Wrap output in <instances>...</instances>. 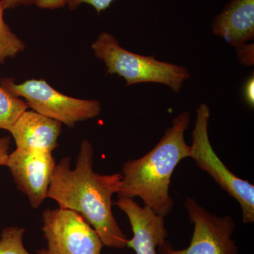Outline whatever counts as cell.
Listing matches in <instances>:
<instances>
[{"label": "cell", "mask_w": 254, "mask_h": 254, "mask_svg": "<svg viewBox=\"0 0 254 254\" xmlns=\"http://www.w3.org/2000/svg\"><path fill=\"white\" fill-rule=\"evenodd\" d=\"M93 159V145L83 140L74 169H71L70 157L56 164L47 198L55 200L60 208L81 214L98 234L103 245L123 250L128 240L112 210V198L120 190L123 175L95 173Z\"/></svg>", "instance_id": "6da1fadb"}, {"label": "cell", "mask_w": 254, "mask_h": 254, "mask_svg": "<svg viewBox=\"0 0 254 254\" xmlns=\"http://www.w3.org/2000/svg\"><path fill=\"white\" fill-rule=\"evenodd\" d=\"M190 121V113L182 112L153 149L141 158L124 163L118 198L138 197L155 213L170 215L174 208L170 195L172 176L183 159L190 158V145L185 138Z\"/></svg>", "instance_id": "7a4b0ae2"}, {"label": "cell", "mask_w": 254, "mask_h": 254, "mask_svg": "<svg viewBox=\"0 0 254 254\" xmlns=\"http://www.w3.org/2000/svg\"><path fill=\"white\" fill-rule=\"evenodd\" d=\"M91 48L95 56L105 63L107 73L123 78L127 86L155 83L178 93L185 82L190 78V71L185 66L160 61L154 56L131 53L107 32L100 33Z\"/></svg>", "instance_id": "3957f363"}, {"label": "cell", "mask_w": 254, "mask_h": 254, "mask_svg": "<svg viewBox=\"0 0 254 254\" xmlns=\"http://www.w3.org/2000/svg\"><path fill=\"white\" fill-rule=\"evenodd\" d=\"M0 85L17 98H23L33 111L70 128L78 122L99 116L101 104L95 100H83L63 94L44 79H29L21 83L3 78Z\"/></svg>", "instance_id": "277c9868"}, {"label": "cell", "mask_w": 254, "mask_h": 254, "mask_svg": "<svg viewBox=\"0 0 254 254\" xmlns=\"http://www.w3.org/2000/svg\"><path fill=\"white\" fill-rule=\"evenodd\" d=\"M210 110L201 103L196 110V118L192 131L190 158L197 166L208 174L220 188L240 205L244 223L254 222V186L242 180L225 166L214 150L208 134Z\"/></svg>", "instance_id": "5b68a950"}, {"label": "cell", "mask_w": 254, "mask_h": 254, "mask_svg": "<svg viewBox=\"0 0 254 254\" xmlns=\"http://www.w3.org/2000/svg\"><path fill=\"white\" fill-rule=\"evenodd\" d=\"M184 206L194 225L190 246L175 250L166 240L158 247V254H238V247L232 240L235 229L232 217L210 213L193 198H187Z\"/></svg>", "instance_id": "8992f818"}, {"label": "cell", "mask_w": 254, "mask_h": 254, "mask_svg": "<svg viewBox=\"0 0 254 254\" xmlns=\"http://www.w3.org/2000/svg\"><path fill=\"white\" fill-rule=\"evenodd\" d=\"M42 231L51 254H101L103 243L91 225L69 209H46Z\"/></svg>", "instance_id": "52a82bcc"}, {"label": "cell", "mask_w": 254, "mask_h": 254, "mask_svg": "<svg viewBox=\"0 0 254 254\" xmlns=\"http://www.w3.org/2000/svg\"><path fill=\"white\" fill-rule=\"evenodd\" d=\"M6 166L16 188L27 197L32 208H39L47 198L56 166L53 153L16 148L9 153Z\"/></svg>", "instance_id": "ba28073f"}, {"label": "cell", "mask_w": 254, "mask_h": 254, "mask_svg": "<svg viewBox=\"0 0 254 254\" xmlns=\"http://www.w3.org/2000/svg\"><path fill=\"white\" fill-rule=\"evenodd\" d=\"M113 204L126 214L131 224L133 237L127 242V247L136 254H158V247L168 237L165 217L146 205L141 207L133 198H118Z\"/></svg>", "instance_id": "9c48e42d"}, {"label": "cell", "mask_w": 254, "mask_h": 254, "mask_svg": "<svg viewBox=\"0 0 254 254\" xmlns=\"http://www.w3.org/2000/svg\"><path fill=\"white\" fill-rule=\"evenodd\" d=\"M212 31L237 48L254 38V0H230L213 18Z\"/></svg>", "instance_id": "30bf717a"}, {"label": "cell", "mask_w": 254, "mask_h": 254, "mask_svg": "<svg viewBox=\"0 0 254 254\" xmlns=\"http://www.w3.org/2000/svg\"><path fill=\"white\" fill-rule=\"evenodd\" d=\"M63 124L31 110L18 119L10 133L16 148L51 152L58 147Z\"/></svg>", "instance_id": "8fae6325"}, {"label": "cell", "mask_w": 254, "mask_h": 254, "mask_svg": "<svg viewBox=\"0 0 254 254\" xmlns=\"http://www.w3.org/2000/svg\"><path fill=\"white\" fill-rule=\"evenodd\" d=\"M28 108L25 100L10 94L0 85V129L11 131L18 119Z\"/></svg>", "instance_id": "7c38bea8"}, {"label": "cell", "mask_w": 254, "mask_h": 254, "mask_svg": "<svg viewBox=\"0 0 254 254\" xmlns=\"http://www.w3.org/2000/svg\"><path fill=\"white\" fill-rule=\"evenodd\" d=\"M4 11L0 0V64H4L8 58H14L24 51L26 46L5 22Z\"/></svg>", "instance_id": "4fadbf2b"}, {"label": "cell", "mask_w": 254, "mask_h": 254, "mask_svg": "<svg viewBox=\"0 0 254 254\" xmlns=\"http://www.w3.org/2000/svg\"><path fill=\"white\" fill-rule=\"evenodd\" d=\"M25 229L17 226L8 227L0 235V254H31L23 245Z\"/></svg>", "instance_id": "5bb4252c"}, {"label": "cell", "mask_w": 254, "mask_h": 254, "mask_svg": "<svg viewBox=\"0 0 254 254\" xmlns=\"http://www.w3.org/2000/svg\"><path fill=\"white\" fill-rule=\"evenodd\" d=\"M115 0H36L35 5L41 9H56L68 6L73 11L82 4L91 5L98 14L110 7Z\"/></svg>", "instance_id": "9a60e30c"}, {"label": "cell", "mask_w": 254, "mask_h": 254, "mask_svg": "<svg viewBox=\"0 0 254 254\" xmlns=\"http://www.w3.org/2000/svg\"><path fill=\"white\" fill-rule=\"evenodd\" d=\"M240 63L244 66H252L254 63V43H247L236 48Z\"/></svg>", "instance_id": "2e32d148"}, {"label": "cell", "mask_w": 254, "mask_h": 254, "mask_svg": "<svg viewBox=\"0 0 254 254\" xmlns=\"http://www.w3.org/2000/svg\"><path fill=\"white\" fill-rule=\"evenodd\" d=\"M10 143H11L10 137L5 136L0 138V167L6 166L9 154Z\"/></svg>", "instance_id": "e0dca14e"}, {"label": "cell", "mask_w": 254, "mask_h": 254, "mask_svg": "<svg viewBox=\"0 0 254 254\" xmlns=\"http://www.w3.org/2000/svg\"><path fill=\"white\" fill-rule=\"evenodd\" d=\"M244 96L246 102L250 106L254 108V78L253 75L251 76L244 88Z\"/></svg>", "instance_id": "ac0fdd59"}, {"label": "cell", "mask_w": 254, "mask_h": 254, "mask_svg": "<svg viewBox=\"0 0 254 254\" xmlns=\"http://www.w3.org/2000/svg\"><path fill=\"white\" fill-rule=\"evenodd\" d=\"M4 10L14 9L18 6L35 5L36 0H1Z\"/></svg>", "instance_id": "d6986e66"}, {"label": "cell", "mask_w": 254, "mask_h": 254, "mask_svg": "<svg viewBox=\"0 0 254 254\" xmlns=\"http://www.w3.org/2000/svg\"><path fill=\"white\" fill-rule=\"evenodd\" d=\"M37 254H51L46 249H42V250L37 251Z\"/></svg>", "instance_id": "ffe728a7"}]
</instances>
